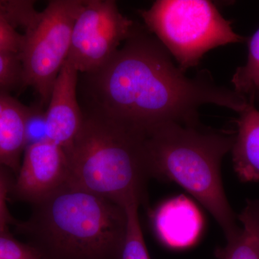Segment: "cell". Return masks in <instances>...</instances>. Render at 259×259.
<instances>
[{
	"label": "cell",
	"mask_w": 259,
	"mask_h": 259,
	"mask_svg": "<svg viewBox=\"0 0 259 259\" xmlns=\"http://www.w3.org/2000/svg\"><path fill=\"white\" fill-rule=\"evenodd\" d=\"M77 93L83 113L110 119L146 136L164 124L200 125L202 105L239 114L248 104L241 94L216 83L207 70L186 76L158 39L136 23L103 66L79 74Z\"/></svg>",
	"instance_id": "6da1fadb"
},
{
	"label": "cell",
	"mask_w": 259,
	"mask_h": 259,
	"mask_svg": "<svg viewBox=\"0 0 259 259\" xmlns=\"http://www.w3.org/2000/svg\"><path fill=\"white\" fill-rule=\"evenodd\" d=\"M15 223L41 259H121L127 209L66 182Z\"/></svg>",
	"instance_id": "7a4b0ae2"
},
{
	"label": "cell",
	"mask_w": 259,
	"mask_h": 259,
	"mask_svg": "<svg viewBox=\"0 0 259 259\" xmlns=\"http://www.w3.org/2000/svg\"><path fill=\"white\" fill-rule=\"evenodd\" d=\"M83 115L79 134L66 152L67 182L124 207L144 204L151 178L146 136L110 119Z\"/></svg>",
	"instance_id": "3957f363"
},
{
	"label": "cell",
	"mask_w": 259,
	"mask_h": 259,
	"mask_svg": "<svg viewBox=\"0 0 259 259\" xmlns=\"http://www.w3.org/2000/svg\"><path fill=\"white\" fill-rule=\"evenodd\" d=\"M235 134L177 123L158 126L146 136L151 177L173 182L207 209L226 239L241 228L227 198L221 163Z\"/></svg>",
	"instance_id": "277c9868"
},
{
	"label": "cell",
	"mask_w": 259,
	"mask_h": 259,
	"mask_svg": "<svg viewBox=\"0 0 259 259\" xmlns=\"http://www.w3.org/2000/svg\"><path fill=\"white\" fill-rule=\"evenodd\" d=\"M140 14L146 29L185 73L208 51L248 40L235 32L231 20L208 0H157Z\"/></svg>",
	"instance_id": "5b68a950"
},
{
	"label": "cell",
	"mask_w": 259,
	"mask_h": 259,
	"mask_svg": "<svg viewBox=\"0 0 259 259\" xmlns=\"http://www.w3.org/2000/svg\"><path fill=\"white\" fill-rule=\"evenodd\" d=\"M84 0H52L36 23L23 34L18 56L23 88L33 89L47 106L58 75L67 60L71 33Z\"/></svg>",
	"instance_id": "8992f818"
},
{
	"label": "cell",
	"mask_w": 259,
	"mask_h": 259,
	"mask_svg": "<svg viewBox=\"0 0 259 259\" xmlns=\"http://www.w3.org/2000/svg\"><path fill=\"white\" fill-rule=\"evenodd\" d=\"M135 22L113 0H84L75 20L67 60L79 74L103 66L120 49Z\"/></svg>",
	"instance_id": "52a82bcc"
},
{
	"label": "cell",
	"mask_w": 259,
	"mask_h": 259,
	"mask_svg": "<svg viewBox=\"0 0 259 259\" xmlns=\"http://www.w3.org/2000/svg\"><path fill=\"white\" fill-rule=\"evenodd\" d=\"M69 176L66 153L49 140L25 148L11 194L32 205L59 190Z\"/></svg>",
	"instance_id": "ba28073f"
},
{
	"label": "cell",
	"mask_w": 259,
	"mask_h": 259,
	"mask_svg": "<svg viewBox=\"0 0 259 259\" xmlns=\"http://www.w3.org/2000/svg\"><path fill=\"white\" fill-rule=\"evenodd\" d=\"M79 71L66 60L58 75L45 111L47 139L68 151L83 120L78 99Z\"/></svg>",
	"instance_id": "9c48e42d"
},
{
	"label": "cell",
	"mask_w": 259,
	"mask_h": 259,
	"mask_svg": "<svg viewBox=\"0 0 259 259\" xmlns=\"http://www.w3.org/2000/svg\"><path fill=\"white\" fill-rule=\"evenodd\" d=\"M158 240L176 249L195 244L202 235L204 221L197 206L185 195L165 201L150 214Z\"/></svg>",
	"instance_id": "30bf717a"
},
{
	"label": "cell",
	"mask_w": 259,
	"mask_h": 259,
	"mask_svg": "<svg viewBox=\"0 0 259 259\" xmlns=\"http://www.w3.org/2000/svg\"><path fill=\"white\" fill-rule=\"evenodd\" d=\"M30 107L0 92V166L18 173L25 148V121Z\"/></svg>",
	"instance_id": "8fae6325"
},
{
	"label": "cell",
	"mask_w": 259,
	"mask_h": 259,
	"mask_svg": "<svg viewBox=\"0 0 259 259\" xmlns=\"http://www.w3.org/2000/svg\"><path fill=\"white\" fill-rule=\"evenodd\" d=\"M237 132L232 148L233 167L242 182L259 181V110L248 101L236 120Z\"/></svg>",
	"instance_id": "7c38bea8"
},
{
	"label": "cell",
	"mask_w": 259,
	"mask_h": 259,
	"mask_svg": "<svg viewBox=\"0 0 259 259\" xmlns=\"http://www.w3.org/2000/svg\"><path fill=\"white\" fill-rule=\"evenodd\" d=\"M247 42L246 62L237 68L231 82L235 91L255 104L259 101V28Z\"/></svg>",
	"instance_id": "4fadbf2b"
},
{
	"label": "cell",
	"mask_w": 259,
	"mask_h": 259,
	"mask_svg": "<svg viewBox=\"0 0 259 259\" xmlns=\"http://www.w3.org/2000/svg\"><path fill=\"white\" fill-rule=\"evenodd\" d=\"M139 207L138 202H132L125 206L127 214V233L121 259H151L140 223Z\"/></svg>",
	"instance_id": "5bb4252c"
},
{
	"label": "cell",
	"mask_w": 259,
	"mask_h": 259,
	"mask_svg": "<svg viewBox=\"0 0 259 259\" xmlns=\"http://www.w3.org/2000/svg\"><path fill=\"white\" fill-rule=\"evenodd\" d=\"M23 88V69L18 54L0 52V92L10 93Z\"/></svg>",
	"instance_id": "9a60e30c"
},
{
	"label": "cell",
	"mask_w": 259,
	"mask_h": 259,
	"mask_svg": "<svg viewBox=\"0 0 259 259\" xmlns=\"http://www.w3.org/2000/svg\"><path fill=\"white\" fill-rule=\"evenodd\" d=\"M216 255L220 259H259L253 241L243 228L236 236L227 239L226 246L218 249Z\"/></svg>",
	"instance_id": "2e32d148"
},
{
	"label": "cell",
	"mask_w": 259,
	"mask_h": 259,
	"mask_svg": "<svg viewBox=\"0 0 259 259\" xmlns=\"http://www.w3.org/2000/svg\"><path fill=\"white\" fill-rule=\"evenodd\" d=\"M0 259H41L27 243L18 241L9 229L0 230Z\"/></svg>",
	"instance_id": "e0dca14e"
},
{
	"label": "cell",
	"mask_w": 259,
	"mask_h": 259,
	"mask_svg": "<svg viewBox=\"0 0 259 259\" xmlns=\"http://www.w3.org/2000/svg\"><path fill=\"white\" fill-rule=\"evenodd\" d=\"M25 148L48 140L45 112L40 108L30 107L25 121Z\"/></svg>",
	"instance_id": "ac0fdd59"
},
{
	"label": "cell",
	"mask_w": 259,
	"mask_h": 259,
	"mask_svg": "<svg viewBox=\"0 0 259 259\" xmlns=\"http://www.w3.org/2000/svg\"><path fill=\"white\" fill-rule=\"evenodd\" d=\"M242 228L253 241L259 257V200H248L238 215Z\"/></svg>",
	"instance_id": "d6986e66"
},
{
	"label": "cell",
	"mask_w": 259,
	"mask_h": 259,
	"mask_svg": "<svg viewBox=\"0 0 259 259\" xmlns=\"http://www.w3.org/2000/svg\"><path fill=\"white\" fill-rule=\"evenodd\" d=\"M12 174L8 168L0 166V230L9 229L10 225L16 223L7 207V199L11 194L15 180Z\"/></svg>",
	"instance_id": "ffe728a7"
},
{
	"label": "cell",
	"mask_w": 259,
	"mask_h": 259,
	"mask_svg": "<svg viewBox=\"0 0 259 259\" xmlns=\"http://www.w3.org/2000/svg\"><path fill=\"white\" fill-rule=\"evenodd\" d=\"M23 42V34L0 14V52L19 54Z\"/></svg>",
	"instance_id": "44dd1931"
},
{
	"label": "cell",
	"mask_w": 259,
	"mask_h": 259,
	"mask_svg": "<svg viewBox=\"0 0 259 259\" xmlns=\"http://www.w3.org/2000/svg\"><path fill=\"white\" fill-rule=\"evenodd\" d=\"M13 3L12 0H0V14L8 18L13 10Z\"/></svg>",
	"instance_id": "7402d4cb"
},
{
	"label": "cell",
	"mask_w": 259,
	"mask_h": 259,
	"mask_svg": "<svg viewBox=\"0 0 259 259\" xmlns=\"http://www.w3.org/2000/svg\"><path fill=\"white\" fill-rule=\"evenodd\" d=\"M255 106H256L257 108H258L259 110V101L257 102V103H255Z\"/></svg>",
	"instance_id": "603a6c76"
}]
</instances>
